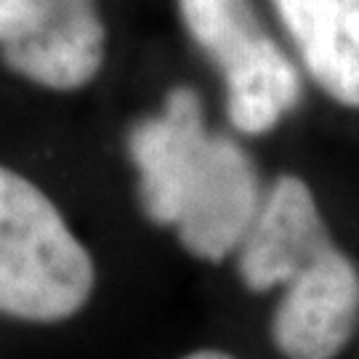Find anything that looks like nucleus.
Returning <instances> with one entry per match:
<instances>
[{
	"label": "nucleus",
	"mask_w": 359,
	"mask_h": 359,
	"mask_svg": "<svg viewBox=\"0 0 359 359\" xmlns=\"http://www.w3.org/2000/svg\"><path fill=\"white\" fill-rule=\"evenodd\" d=\"M128 149L152 221L176 226L184 248L208 261L240 248L264 200L256 165L229 136L208 133L192 88L170 90L165 109L130 130Z\"/></svg>",
	"instance_id": "f257e3e1"
},
{
	"label": "nucleus",
	"mask_w": 359,
	"mask_h": 359,
	"mask_svg": "<svg viewBox=\"0 0 359 359\" xmlns=\"http://www.w3.org/2000/svg\"><path fill=\"white\" fill-rule=\"evenodd\" d=\"M240 274L256 293L285 287L271 335L287 359H335L357 330L359 271L335 248L317 200L295 176L264 194L240 243Z\"/></svg>",
	"instance_id": "f03ea898"
},
{
	"label": "nucleus",
	"mask_w": 359,
	"mask_h": 359,
	"mask_svg": "<svg viewBox=\"0 0 359 359\" xmlns=\"http://www.w3.org/2000/svg\"><path fill=\"white\" fill-rule=\"evenodd\" d=\"M93 290V261L32 181L0 165V311L19 320L72 317Z\"/></svg>",
	"instance_id": "7ed1b4c3"
},
{
	"label": "nucleus",
	"mask_w": 359,
	"mask_h": 359,
	"mask_svg": "<svg viewBox=\"0 0 359 359\" xmlns=\"http://www.w3.org/2000/svg\"><path fill=\"white\" fill-rule=\"evenodd\" d=\"M194 43L226 86V115L248 136L269 133L301 102V72L258 22L250 0H179Z\"/></svg>",
	"instance_id": "20e7f679"
},
{
	"label": "nucleus",
	"mask_w": 359,
	"mask_h": 359,
	"mask_svg": "<svg viewBox=\"0 0 359 359\" xmlns=\"http://www.w3.org/2000/svg\"><path fill=\"white\" fill-rule=\"evenodd\" d=\"M104 51L96 0H0L3 62L43 88H83L99 75Z\"/></svg>",
	"instance_id": "39448f33"
},
{
	"label": "nucleus",
	"mask_w": 359,
	"mask_h": 359,
	"mask_svg": "<svg viewBox=\"0 0 359 359\" xmlns=\"http://www.w3.org/2000/svg\"><path fill=\"white\" fill-rule=\"evenodd\" d=\"M309 77L359 109V0H271Z\"/></svg>",
	"instance_id": "423d86ee"
},
{
	"label": "nucleus",
	"mask_w": 359,
	"mask_h": 359,
	"mask_svg": "<svg viewBox=\"0 0 359 359\" xmlns=\"http://www.w3.org/2000/svg\"><path fill=\"white\" fill-rule=\"evenodd\" d=\"M184 359H234L224 351H213V348H203V351H194V354H187Z\"/></svg>",
	"instance_id": "0eeeda50"
}]
</instances>
